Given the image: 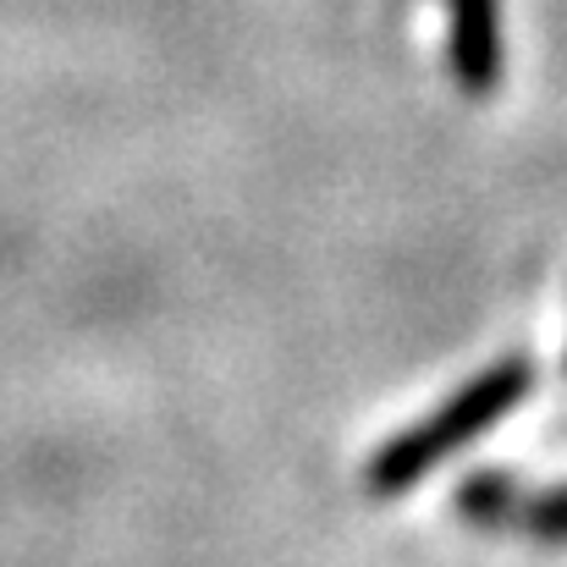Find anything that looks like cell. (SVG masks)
<instances>
[{
	"mask_svg": "<svg viewBox=\"0 0 567 567\" xmlns=\"http://www.w3.org/2000/svg\"><path fill=\"white\" fill-rule=\"evenodd\" d=\"M535 380H540V370L524 353H507L491 370L463 380L430 419L408 424L396 441H385L375 457L364 463V491L375 502L408 496L419 480H430V468H441L446 457H457L463 446H474L491 424H502L513 408H524L529 391H535Z\"/></svg>",
	"mask_w": 567,
	"mask_h": 567,
	"instance_id": "1",
	"label": "cell"
},
{
	"mask_svg": "<svg viewBox=\"0 0 567 567\" xmlns=\"http://www.w3.org/2000/svg\"><path fill=\"white\" fill-rule=\"evenodd\" d=\"M446 61L468 100L502 83V0H446Z\"/></svg>",
	"mask_w": 567,
	"mask_h": 567,
	"instance_id": "2",
	"label": "cell"
},
{
	"mask_svg": "<svg viewBox=\"0 0 567 567\" xmlns=\"http://www.w3.org/2000/svg\"><path fill=\"white\" fill-rule=\"evenodd\" d=\"M518 491H524V480H513L507 468H474L468 480H457L452 513L468 529H480V535H507V518L518 507Z\"/></svg>",
	"mask_w": 567,
	"mask_h": 567,
	"instance_id": "3",
	"label": "cell"
},
{
	"mask_svg": "<svg viewBox=\"0 0 567 567\" xmlns=\"http://www.w3.org/2000/svg\"><path fill=\"white\" fill-rule=\"evenodd\" d=\"M507 535H524L535 546H567V485H557V491H518Z\"/></svg>",
	"mask_w": 567,
	"mask_h": 567,
	"instance_id": "4",
	"label": "cell"
}]
</instances>
